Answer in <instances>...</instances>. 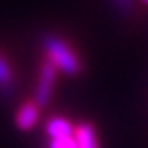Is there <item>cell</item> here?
Wrapping results in <instances>:
<instances>
[{
	"label": "cell",
	"mask_w": 148,
	"mask_h": 148,
	"mask_svg": "<svg viewBox=\"0 0 148 148\" xmlns=\"http://www.w3.org/2000/svg\"><path fill=\"white\" fill-rule=\"evenodd\" d=\"M48 148H78V141L76 137H63V139H50Z\"/></svg>",
	"instance_id": "7"
},
{
	"label": "cell",
	"mask_w": 148,
	"mask_h": 148,
	"mask_svg": "<svg viewBox=\"0 0 148 148\" xmlns=\"http://www.w3.org/2000/svg\"><path fill=\"white\" fill-rule=\"evenodd\" d=\"M74 137H76V141H78V148H100L95 128L87 122L78 124L76 132H74Z\"/></svg>",
	"instance_id": "6"
},
{
	"label": "cell",
	"mask_w": 148,
	"mask_h": 148,
	"mask_svg": "<svg viewBox=\"0 0 148 148\" xmlns=\"http://www.w3.org/2000/svg\"><path fill=\"white\" fill-rule=\"evenodd\" d=\"M56 80H58V69H56V65L52 61L45 59L43 65H41V71H39V78H37V85H35V96H34V102L39 108H45L50 102Z\"/></svg>",
	"instance_id": "2"
},
{
	"label": "cell",
	"mask_w": 148,
	"mask_h": 148,
	"mask_svg": "<svg viewBox=\"0 0 148 148\" xmlns=\"http://www.w3.org/2000/svg\"><path fill=\"white\" fill-rule=\"evenodd\" d=\"M46 133H48L50 139H63V137H71L74 135L76 128L72 126L65 117H52L46 120Z\"/></svg>",
	"instance_id": "4"
},
{
	"label": "cell",
	"mask_w": 148,
	"mask_h": 148,
	"mask_svg": "<svg viewBox=\"0 0 148 148\" xmlns=\"http://www.w3.org/2000/svg\"><path fill=\"white\" fill-rule=\"evenodd\" d=\"M141 2H143V4H148V0H141Z\"/></svg>",
	"instance_id": "9"
},
{
	"label": "cell",
	"mask_w": 148,
	"mask_h": 148,
	"mask_svg": "<svg viewBox=\"0 0 148 148\" xmlns=\"http://www.w3.org/2000/svg\"><path fill=\"white\" fill-rule=\"evenodd\" d=\"M15 76H13V69L8 63V59L0 54V95L6 100H9L15 92Z\"/></svg>",
	"instance_id": "5"
},
{
	"label": "cell",
	"mask_w": 148,
	"mask_h": 148,
	"mask_svg": "<svg viewBox=\"0 0 148 148\" xmlns=\"http://www.w3.org/2000/svg\"><path fill=\"white\" fill-rule=\"evenodd\" d=\"M43 48L46 59L56 65L58 71H61L67 76H78L82 72V59L74 50L59 39L58 35H45L43 37Z\"/></svg>",
	"instance_id": "1"
},
{
	"label": "cell",
	"mask_w": 148,
	"mask_h": 148,
	"mask_svg": "<svg viewBox=\"0 0 148 148\" xmlns=\"http://www.w3.org/2000/svg\"><path fill=\"white\" fill-rule=\"evenodd\" d=\"M115 6L119 8V11H122L124 15H130L133 11V0H115Z\"/></svg>",
	"instance_id": "8"
},
{
	"label": "cell",
	"mask_w": 148,
	"mask_h": 148,
	"mask_svg": "<svg viewBox=\"0 0 148 148\" xmlns=\"http://www.w3.org/2000/svg\"><path fill=\"white\" fill-rule=\"evenodd\" d=\"M39 120V106L35 102H24L15 115V124L21 132H28Z\"/></svg>",
	"instance_id": "3"
}]
</instances>
